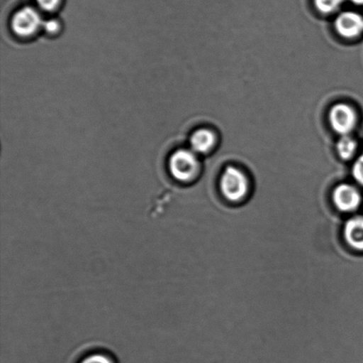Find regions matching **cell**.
I'll list each match as a JSON object with an SVG mask.
<instances>
[{"label":"cell","instance_id":"obj_15","mask_svg":"<svg viewBox=\"0 0 363 363\" xmlns=\"http://www.w3.org/2000/svg\"><path fill=\"white\" fill-rule=\"evenodd\" d=\"M355 5L363 6V0H351Z\"/></svg>","mask_w":363,"mask_h":363},{"label":"cell","instance_id":"obj_3","mask_svg":"<svg viewBox=\"0 0 363 363\" xmlns=\"http://www.w3.org/2000/svg\"><path fill=\"white\" fill-rule=\"evenodd\" d=\"M40 14L37 10L30 6H25L17 11L12 18L11 26L14 33L21 37H28L35 33L39 28L43 27Z\"/></svg>","mask_w":363,"mask_h":363},{"label":"cell","instance_id":"obj_8","mask_svg":"<svg viewBox=\"0 0 363 363\" xmlns=\"http://www.w3.org/2000/svg\"><path fill=\"white\" fill-rule=\"evenodd\" d=\"M191 151L194 153H206L215 144V135L208 129H199L191 135Z\"/></svg>","mask_w":363,"mask_h":363},{"label":"cell","instance_id":"obj_5","mask_svg":"<svg viewBox=\"0 0 363 363\" xmlns=\"http://www.w3.org/2000/svg\"><path fill=\"white\" fill-rule=\"evenodd\" d=\"M333 202L341 212H354L362 202L361 194L350 184H341L333 192Z\"/></svg>","mask_w":363,"mask_h":363},{"label":"cell","instance_id":"obj_13","mask_svg":"<svg viewBox=\"0 0 363 363\" xmlns=\"http://www.w3.org/2000/svg\"><path fill=\"white\" fill-rule=\"evenodd\" d=\"M40 9L45 11H52L59 6L60 0H35Z\"/></svg>","mask_w":363,"mask_h":363},{"label":"cell","instance_id":"obj_9","mask_svg":"<svg viewBox=\"0 0 363 363\" xmlns=\"http://www.w3.org/2000/svg\"><path fill=\"white\" fill-rule=\"evenodd\" d=\"M357 143L350 135H345L337 143V151L341 158L350 159L357 151Z\"/></svg>","mask_w":363,"mask_h":363},{"label":"cell","instance_id":"obj_12","mask_svg":"<svg viewBox=\"0 0 363 363\" xmlns=\"http://www.w3.org/2000/svg\"><path fill=\"white\" fill-rule=\"evenodd\" d=\"M354 179L363 187V155L354 163L353 167Z\"/></svg>","mask_w":363,"mask_h":363},{"label":"cell","instance_id":"obj_11","mask_svg":"<svg viewBox=\"0 0 363 363\" xmlns=\"http://www.w3.org/2000/svg\"><path fill=\"white\" fill-rule=\"evenodd\" d=\"M80 363H116L111 355L97 352L87 355Z\"/></svg>","mask_w":363,"mask_h":363},{"label":"cell","instance_id":"obj_10","mask_svg":"<svg viewBox=\"0 0 363 363\" xmlns=\"http://www.w3.org/2000/svg\"><path fill=\"white\" fill-rule=\"evenodd\" d=\"M343 2L344 0H314L316 9L323 13L336 12Z\"/></svg>","mask_w":363,"mask_h":363},{"label":"cell","instance_id":"obj_1","mask_svg":"<svg viewBox=\"0 0 363 363\" xmlns=\"http://www.w3.org/2000/svg\"><path fill=\"white\" fill-rule=\"evenodd\" d=\"M169 172L174 179L179 183H190L199 172L197 156L192 151L179 149L170 158Z\"/></svg>","mask_w":363,"mask_h":363},{"label":"cell","instance_id":"obj_7","mask_svg":"<svg viewBox=\"0 0 363 363\" xmlns=\"http://www.w3.org/2000/svg\"><path fill=\"white\" fill-rule=\"evenodd\" d=\"M347 243L355 250L363 251V217L350 219L344 229Z\"/></svg>","mask_w":363,"mask_h":363},{"label":"cell","instance_id":"obj_6","mask_svg":"<svg viewBox=\"0 0 363 363\" xmlns=\"http://www.w3.org/2000/svg\"><path fill=\"white\" fill-rule=\"evenodd\" d=\"M335 27L342 37L357 38L363 32V16L355 12H344L337 16Z\"/></svg>","mask_w":363,"mask_h":363},{"label":"cell","instance_id":"obj_14","mask_svg":"<svg viewBox=\"0 0 363 363\" xmlns=\"http://www.w3.org/2000/svg\"><path fill=\"white\" fill-rule=\"evenodd\" d=\"M43 28L49 34H55L60 30V23L56 20H48L43 23Z\"/></svg>","mask_w":363,"mask_h":363},{"label":"cell","instance_id":"obj_4","mask_svg":"<svg viewBox=\"0 0 363 363\" xmlns=\"http://www.w3.org/2000/svg\"><path fill=\"white\" fill-rule=\"evenodd\" d=\"M330 126L337 134L350 135L357 124V114L350 105L337 104L333 107L329 114Z\"/></svg>","mask_w":363,"mask_h":363},{"label":"cell","instance_id":"obj_2","mask_svg":"<svg viewBox=\"0 0 363 363\" xmlns=\"http://www.w3.org/2000/svg\"><path fill=\"white\" fill-rule=\"evenodd\" d=\"M220 190L230 201H240L248 191V180L240 170L235 167H227L220 183Z\"/></svg>","mask_w":363,"mask_h":363}]
</instances>
